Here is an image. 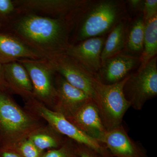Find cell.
Wrapping results in <instances>:
<instances>
[{
  "mask_svg": "<svg viewBox=\"0 0 157 157\" xmlns=\"http://www.w3.org/2000/svg\"><path fill=\"white\" fill-rule=\"evenodd\" d=\"M75 22L30 13H20L4 31L13 34L46 58L66 52Z\"/></svg>",
  "mask_w": 157,
  "mask_h": 157,
  "instance_id": "obj_1",
  "label": "cell"
},
{
  "mask_svg": "<svg viewBox=\"0 0 157 157\" xmlns=\"http://www.w3.org/2000/svg\"><path fill=\"white\" fill-rule=\"evenodd\" d=\"M130 19L126 1L86 0L75 20L70 45L106 36L119 23Z\"/></svg>",
  "mask_w": 157,
  "mask_h": 157,
  "instance_id": "obj_2",
  "label": "cell"
},
{
  "mask_svg": "<svg viewBox=\"0 0 157 157\" xmlns=\"http://www.w3.org/2000/svg\"><path fill=\"white\" fill-rule=\"evenodd\" d=\"M10 95L0 91V148L11 150L44 123Z\"/></svg>",
  "mask_w": 157,
  "mask_h": 157,
  "instance_id": "obj_3",
  "label": "cell"
},
{
  "mask_svg": "<svg viewBox=\"0 0 157 157\" xmlns=\"http://www.w3.org/2000/svg\"><path fill=\"white\" fill-rule=\"evenodd\" d=\"M128 76L123 80L111 85L103 84L97 78L95 82V95L93 100L107 130L121 124L125 113L131 107L123 91L124 85Z\"/></svg>",
  "mask_w": 157,
  "mask_h": 157,
  "instance_id": "obj_4",
  "label": "cell"
},
{
  "mask_svg": "<svg viewBox=\"0 0 157 157\" xmlns=\"http://www.w3.org/2000/svg\"><path fill=\"white\" fill-rule=\"evenodd\" d=\"M25 108L45 121L48 124L65 137L78 144L93 149L104 157H112L104 144L82 132L64 117L49 109L35 98L26 101Z\"/></svg>",
  "mask_w": 157,
  "mask_h": 157,
  "instance_id": "obj_5",
  "label": "cell"
},
{
  "mask_svg": "<svg viewBox=\"0 0 157 157\" xmlns=\"http://www.w3.org/2000/svg\"><path fill=\"white\" fill-rule=\"evenodd\" d=\"M125 97L131 107L140 110L149 100L157 95V58L155 56L141 69L128 76L124 85Z\"/></svg>",
  "mask_w": 157,
  "mask_h": 157,
  "instance_id": "obj_6",
  "label": "cell"
},
{
  "mask_svg": "<svg viewBox=\"0 0 157 157\" xmlns=\"http://www.w3.org/2000/svg\"><path fill=\"white\" fill-rule=\"evenodd\" d=\"M26 69L33 86V98L52 109L56 97L55 77L56 72L47 58L18 61Z\"/></svg>",
  "mask_w": 157,
  "mask_h": 157,
  "instance_id": "obj_7",
  "label": "cell"
},
{
  "mask_svg": "<svg viewBox=\"0 0 157 157\" xmlns=\"http://www.w3.org/2000/svg\"><path fill=\"white\" fill-rule=\"evenodd\" d=\"M20 13L53 18L75 19L86 0H13Z\"/></svg>",
  "mask_w": 157,
  "mask_h": 157,
  "instance_id": "obj_8",
  "label": "cell"
},
{
  "mask_svg": "<svg viewBox=\"0 0 157 157\" xmlns=\"http://www.w3.org/2000/svg\"><path fill=\"white\" fill-rule=\"evenodd\" d=\"M56 73L61 75L73 86L85 93L91 99L95 95L96 78L82 66L66 53H62L48 59Z\"/></svg>",
  "mask_w": 157,
  "mask_h": 157,
  "instance_id": "obj_9",
  "label": "cell"
},
{
  "mask_svg": "<svg viewBox=\"0 0 157 157\" xmlns=\"http://www.w3.org/2000/svg\"><path fill=\"white\" fill-rule=\"evenodd\" d=\"M106 38L94 37L70 45L65 53L96 78L102 67L101 54Z\"/></svg>",
  "mask_w": 157,
  "mask_h": 157,
  "instance_id": "obj_10",
  "label": "cell"
},
{
  "mask_svg": "<svg viewBox=\"0 0 157 157\" xmlns=\"http://www.w3.org/2000/svg\"><path fill=\"white\" fill-rule=\"evenodd\" d=\"M100 142L112 157H148L145 148L129 137L122 124L107 130Z\"/></svg>",
  "mask_w": 157,
  "mask_h": 157,
  "instance_id": "obj_11",
  "label": "cell"
},
{
  "mask_svg": "<svg viewBox=\"0 0 157 157\" xmlns=\"http://www.w3.org/2000/svg\"><path fill=\"white\" fill-rule=\"evenodd\" d=\"M140 57L122 52L107 59L96 78L103 84L111 85L123 80L129 73L140 66Z\"/></svg>",
  "mask_w": 157,
  "mask_h": 157,
  "instance_id": "obj_12",
  "label": "cell"
},
{
  "mask_svg": "<svg viewBox=\"0 0 157 157\" xmlns=\"http://www.w3.org/2000/svg\"><path fill=\"white\" fill-rule=\"evenodd\" d=\"M55 83L56 97L52 110L66 118L70 117L89 99L85 93L70 84L59 74L56 73Z\"/></svg>",
  "mask_w": 157,
  "mask_h": 157,
  "instance_id": "obj_13",
  "label": "cell"
},
{
  "mask_svg": "<svg viewBox=\"0 0 157 157\" xmlns=\"http://www.w3.org/2000/svg\"><path fill=\"white\" fill-rule=\"evenodd\" d=\"M67 119L82 132L100 141L107 130L94 101L89 99Z\"/></svg>",
  "mask_w": 157,
  "mask_h": 157,
  "instance_id": "obj_14",
  "label": "cell"
},
{
  "mask_svg": "<svg viewBox=\"0 0 157 157\" xmlns=\"http://www.w3.org/2000/svg\"><path fill=\"white\" fill-rule=\"evenodd\" d=\"M46 58L25 43L16 36L6 31H0V62L3 64L18 61L22 59Z\"/></svg>",
  "mask_w": 157,
  "mask_h": 157,
  "instance_id": "obj_15",
  "label": "cell"
},
{
  "mask_svg": "<svg viewBox=\"0 0 157 157\" xmlns=\"http://www.w3.org/2000/svg\"><path fill=\"white\" fill-rule=\"evenodd\" d=\"M5 78L12 94L27 101L33 98V86L26 69L18 61L4 64Z\"/></svg>",
  "mask_w": 157,
  "mask_h": 157,
  "instance_id": "obj_16",
  "label": "cell"
},
{
  "mask_svg": "<svg viewBox=\"0 0 157 157\" xmlns=\"http://www.w3.org/2000/svg\"><path fill=\"white\" fill-rule=\"evenodd\" d=\"M130 20L119 23L107 36L101 54L102 65L107 59L124 51Z\"/></svg>",
  "mask_w": 157,
  "mask_h": 157,
  "instance_id": "obj_17",
  "label": "cell"
},
{
  "mask_svg": "<svg viewBox=\"0 0 157 157\" xmlns=\"http://www.w3.org/2000/svg\"><path fill=\"white\" fill-rule=\"evenodd\" d=\"M145 23L140 13L135 19L129 21L124 52L140 57L143 50Z\"/></svg>",
  "mask_w": 157,
  "mask_h": 157,
  "instance_id": "obj_18",
  "label": "cell"
},
{
  "mask_svg": "<svg viewBox=\"0 0 157 157\" xmlns=\"http://www.w3.org/2000/svg\"><path fill=\"white\" fill-rule=\"evenodd\" d=\"M29 138L39 149L45 151L61 146L67 137L47 124L34 131Z\"/></svg>",
  "mask_w": 157,
  "mask_h": 157,
  "instance_id": "obj_19",
  "label": "cell"
},
{
  "mask_svg": "<svg viewBox=\"0 0 157 157\" xmlns=\"http://www.w3.org/2000/svg\"><path fill=\"white\" fill-rule=\"evenodd\" d=\"M157 15L145 22L143 50L138 69L144 67L150 60L157 56Z\"/></svg>",
  "mask_w": 157,
  "mask_h": 157,
  "instance_id": "obj_20",
  "label": "cell"
},
{
  "mask_svg": "<svg viewBox=\"0 0 157 157\" xmlns=\"http://www.w3.org/2000/svg\"><path fill=\"white\" fill-rule=\"evenodd\" d=\"M76 147L77 143L67 137L61 146L46 151L41 157H77Z\"/></svg>",
  "mask_w": 157,
  "mask_h": 157,
  "instance_id": "obj_21",
  "label": "cell"
},
{
  "mask_svg": "<svg viewBox=\"0 0 157 157\" xmlns=\"http://www.w3.org/2000/svg\"><path fill=\"white\" fill-rule=\"evenodd\" d=\"M20 14L13 0H0V21L5 27Z\"/></svg>",
  "mask_w": 157,
  "mask_h": 157,
  "instance_id": "obj_22",
  "label": "cell"
},
{
  "mask_svg": "<svg viewBox=\"0 0 157 157\" xmlns=\"http://www.w3.org/2000/svg\"><path fill=\"white\" fill-rule=\"evenodd\" d=\"M11 150L22 157H41L45 152L39 149L29 138L18 144Z\"/></svg>",
  "mask_w": 157,
  "mask_h": 157,
  "instance_id": "obj_23",
  "label": "cell"
},
{
  "mask_svg": "<svg viewBox=\"0 0 157 157\" xmlns=\"http://www.w3.org/2000/svg\"><path fill=\"white\" fill-rule=\"evenodd\" d=\"M142 14L144 23L156 16L157 0H144Z\"/></svg>",
  "mask_w": 157,
  "mask_h": 157,
  "instance_id": "obj_24",
  "label": "cell"
},
{
  "mask_svg": "<svg viewBox=\"0 0 157 157\" xmlns=\"http://www.w3.org/2000/svg\"><path fill=\"white\" fill-rule=\"evenodd\" d=\"M77 157H104L98 151L85 145L77 143Z\"/></svg>",
  "mask_w": 157,
  "mask_h": 157,
  "instance_id": "obj_25",
  "label": "cell"
},
{
  "mask_svg": "<svg viewBox=\"0 0 157 157\" xmlns=\"http://www.w3.org/2000/svg\"><path fill=\"white\" fill-rule=\"evenodd\" d=\"M0 91L7 93L9 94H12L9 85L5 78L4 74V64L0 62Z\"/></svg>",
  "mask_w": 157,
  "mask_h": 157,
  "instance_id": "obj_26",
  "label": "cell"
},
{
  "mask_svg": "<svg viewBox=\"0 0 157 157\" xmlns=\"http://www.w3.org/2000/svg\"><path fill=\"white\" fill-rule=\"evenodd\" d=\"M129 8L134 13H142L144 0H129L126 1Z\"/></svg>",
  "mask_w": 157,
  "mask_h": 157,
  "instance_id": "obj_27",
  "label": "cell"
},
{
  "mask_svg": "<svg viewBox=\"0 0 157 157\" xmlns=\"http://www.w3.org/2000/svg\"><path fill=\"white\" fill-rule=\"evenodd\" d=\"M0 155L2 157H22L12 150L2 148H0Z\"/></svg>",
  "mask_w": 157,
  "mask_h": 157,
  "instance_id": "obj_28",
  "label": "cell"
},
{
  "mask_svg": "<svg viewBox=\"0 0 157 157\" xmlns=\"http://www.w3.org/2000/svg\"><path fill=\"white\" fill-rule=\"evenodd\" d=\"M4 29H5V26L0 21V31H2V30H4Z\"/></svg>",
  "mask_w": 157,
  "mask_h": 157,
  "instance_id": "obj_29",
  "label": "cell"
},
{
  "mask_svg": "<svg viewBox=\"0 0 157 157\" xmlns=\"http://www.w3.org/2000/svg\"><path fill=\"white\" fill-rule=\"evenodd\" d=\"M0 157H2V156H1V155H0Z\"/></svg>",
  "mask_w": 157,
  "mask_h": 157,
  "instance_id": "obj_30",
  "label": "cell"
}]
</instances>
